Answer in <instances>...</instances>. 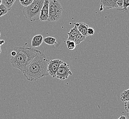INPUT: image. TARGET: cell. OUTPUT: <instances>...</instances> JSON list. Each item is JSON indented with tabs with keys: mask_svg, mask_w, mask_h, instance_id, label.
<instances>
[{
	"mask_svg": "<svg viewBox=\"0 0 129 119\" xmlns=\"http://www.w3.org/2000/svg\"><path fill=\"white\" fill-rule=\"evenodd\" d=\"M48 63L46 55L39 50L23 72L24 78L29 81H36L49 75L47 71Z\"/></svg>",
	"mask_w": 129,
	"mask_h": 119,
	"instance_id": "1",
	"label": "cell"
},
{
	"mask_svg": "<svg viewBox=\"0 0 129 119\" xmlns=\"http://www.w3.org/2000/svg\"><path fill=\"white\" fill-rule=\"evenodd\" d=\"M14 50L16 52L15 56L10 59L11 65L23 73L30 64L39 50L28 48L24 46L16 47Z\"/></svg>",
	"mask_w": 129,
	"mask_h": 119,
	"instance_id": "2",
	"label": "cell"
},
{
	"mask_svg": "<svg viewBox=\"0 0 129 119\" xmlns=\"http://www.w3.org/2000/svg\"><path fill=\"white\" fill-rule=\"evenodd\" d=\"M44 1L45 0H34L30 5L24 7L22 12L25 18L31 22L39 20Z\"/></svg>",
	"mask_w": 129,
	"mask_h": 119,
	"instance_id": "3",
	"label": "cell"
},
{
	"mask_svg": "<svg viewBox=\"0 0 129 119\" xmlns=\"http://www.w3.org/2000/svg\"><path fill=\"white\" fill-rule=\"evenodd\" d=\"M62 5L57 0L50 1L47 21L54 22L59 20L62 17Z\"/></svg>",
	"mask_w": 129,
	"mask_h": 119,
	"instance_id": "4",
	"label": "cell"
},
{
	"mask_svg": "<svg viewBox=\"0 0 129 119\" xmlns=\"http://www.w3.org/2000/svg\"><path fill=\"white\" fill-rule=\"evenodd\" d=\"M69 65L63 62L58 67L56 74V78L61 80H64L69 78L70 75H72Z\"/></svg>",
	"mask_w": 129,
	"mask_h": 119,
	"instance_id": "5",
	"label": "cell"
},
{
	"mask_svg": "<svg viewBox=\"0 0 129 119\" xmlns=\"http://www.w3.org/2000/svg\"><path fill=\"white\" fill-rule=\"evenodd\" d=\"M63 62L61 60L56 59L49 61L48 65L47 71L49 75L52 76V78H56V74L57 70L60 65L62 64Z\"/></svg>",
	"mask_w": 129,
	"mask_h": 119,
	"instance_id": "6",
	"label": "cell"
},
{
	"mask_svg": "<svg viewBox=\"0 0 129 119\" xmlns=\"http://www.w3.org/2000/svg\"><path fill=\"white\" fill-rule=\"evenodd\" d=\"M49 2L50 0H45L44 4L41 8L39 20L42 22L47 21L48 18Z\"/></svg>",
	"mask_w": 129,
	"mask_h": 119,
	"instance_id": "7",
	"label": "cell"
},
{
	"mask_svg": "<svg viewBox=\"0 0 129 119\" xmlns=\"http://www.w3.org/2000/svg\"><path fill=\"white\" fill-rule=\"evenodd\" d=\"M117 0H100L101 8L103 6L107 9L117 8Z\"/></svg>",
	"mask_w": 129,
	"mask_h": 119,
	"instance_id": "8",
	"label": "cell"
},
{
	"mask_svg": "<svg viewBox=\"0 0 129 119\" xmlns=\"http://www.w3.org/2000/svg\"><path fill=\"white\" fill-rule=\"evenodd\" d=\"M74 24H75V25L77 27L78 29L80 34L86 37L88 36L87 33V29L89 28V27L87 24L81 22L74 23Z\"/></svg>",
	"mask_w": 129,
	"mask_h": 119,
	"instance_id": "9",
	"label": "cell"
},
{
	"mask_svg": "<svg viewBox=\"0 0 129 119\" xmlns=\"http://www.w3.org/2000/svg\"><path fill=\"white\" fill-rule=\"evenodd\" d=\"M43 41V37L41 34H37L34 36L31 41V46L33 48L38 47L41 45Z\"/></svg>",
	"mask_w": 129,
	"mask_h": 119,
	"instance_id": "10",
	"label": "cell"
},
{
	"mask_svg": "<svg viewBox=\"0 0 129 119\" xmlns=\"http://www.w3.org/2000/svg\"><path fill=\"white\" fill-rule=\"evenodd\" d=\"M86 37L83 36L81 34H79L76 36L70 39L69 40H71L74 42L76 45L80 44L81 42L84 41Z\"/></svg>",
	"mask_w": 129,
	"mask_h": 119,
	"instance_id": "11",
	"label": "cell"
},
{
	"mask_svg": "<svg viewBox=\"0 0 129 119\" xmlns=\"http://www.w3.org/2000/svg\"><path fill=\"white\" fill-rule=\"evenodd\" d=\"M79 34H80V32L78 30L77 27L75 25V27L73 28L70 29V32L68 33L67 34L69 35V38L67 40H69L72 38L76 36L77 35Z\"/></svg>",
	"mask_w": 129,
	"mask_h": 119,
	"instance_id": "12",
	"label": "cell"
},
{
	"mask_svg": "<svg viewBox=\"0 0 129 119\" xmlns=\"http://www.w3.org/2000/svg\"><path fill=\"white\" fill-rule=\"evenodd\" d=\"M16 0H2V4L5 6L7 8L8 11H9L11 10L13 4Z\"/></svg>",
	"mask_w": 129,
	"mask_h": 119,
	"instance_id": "13",
	"label": "cell"
},
{
	"mask_svg": "<svg viewBox=\"0 0 129 119\" xmlns=\"http://www.w3.org/2000/svg\"><path fill=\"white\" fill-rule=\"evenodd\" d=\"M57 39L53 37H47L43 38V41L47 44L52 45L56 44Z\"/></svg>",
	"mask_w": 129,
	"mask_h": 119,
	"instance_id": "14",
	"label": "cell"
},
{
	"mask_svg": "<svg viewBox=\"0 0 129 119\" xmlns=\"http://www.w3.org/2000/svg\"><path fill=\"white\" fill-rule=\"evenodd\" d=\"M120 99L123 102L129 100V88L122 92L120 96Z\"/></svg>",
	"mask_w": 129,
	"mask_h": 119,
	"instance_id": "15",
	"label": "cell"
},
{
	"mask_svg": "<svg viewBox=\"0 0 129 119\" xmlns=\"http://www.w3.org/2000/svg\"><path fill=\"white\" fill-rule=\"evenodd\" d=\"M8 11L5 6L2 4L0 6V18L5 15L8 13Z\"/></svg>",
	"mask_w": 129,
	"mask_h": 119,
	"instance_id": "16",
	"label": "cell"
},
{
	"mask_svg": "<svg viewBox=\"0 0 129 119\" xmlns=\"http://www.w3.org/2000/svg\"><path fill=\"white\" fill-rule=\"evenodd\" d=\"M66 43L67 44L68 48L70 50H74L75 49L76 47V44H75V42L71 40H67L66 41Z\"/></svg>",
	"mask_w": 129,
	"mask_h": 119,
	"instance_id": "17",
	"label": "cell"
},
{
	"mask_svg": "<svg viewBox=\"0 0 129 119\" xmlns=\"http://www.w3.org/2000/svg\"><path fill=\"white\" fill-rule=\"evenodd\" d=\"M33 1L34 0H19V2L22 5L25 7L30 5L33 3Z\"/></svg>",
	"mask_w": 129,
	"mask_h": 119,
	"instance_id": "18",
	"label": "cell"
},
{
	"mask_svg": "<svg viewBox=\"0 0 129 119\" xmlns=\"http://www.w3.org/2000/svg\"><path fill=\"white\" fill-rule=\"evenodd\" d=\"M128 7H129V0H123L122 9L121 10H119V11L125 12L127 10Z\"/></svg>",
	"mask_w": 129,
	"mask_h": 119,
	"instance_id": "19",
	"label": "cell"
},
{
	"mask_svg": "<svg viewBox=\"0 0 129 119\" xmlns=\"http://www.w3.org/2000/svg\"><path fill=\"white\" fill-rule=\"evenodd\" d=\"M124 109L127 112H129V100L124 102Z\"/></svg>",
	"mask_w": 129,
	"mask_h": 119,
	"instance_id": "20",
	"label": "cell"
},
{
	"mask_svg": "<svg viewBox=\"0 0 129 119\" xmlns=\"http://www.w3.org/2000/svg\"><path fill=\"white\" fill-rule=\"evenodd\" d=\"M94 30L92 28H89L87 29V35H92L94 34Z\"/></svg>",
	"mask_w": 129,
	"mask_h": 119,
	"instance_id": "21",
	"label": "cell"
},
{
	"mask_svg": "<svg viewBox=\"0 0 129 119\" xmlns=\"http://www.w3.org/2000/svg\"><path fill=\"white\" fill-rule=\"evenodd\" d=\"M123 0H117V8H123Z\"/></svg>",
	"mask_w": 129,
	"mask_h": 119,
	"instance_id": "22",
	"label": "cell"
},
{
	"mask_svg": "<svg viewBox=\"0 0 129 119\" xmlns=\"http://www.w3.org/2000/svg\"><path fill=\"white\" fill-rule=\"evenodd\" d=\"M16 52L15 50H13L11 53V56H15L16 55Z\"/></svg>",
	"mask_w": 129,
	"mask_h": 119,
	"instance_id": "23",
	"label": "cell"
},
{
	"mask_svg": "<svg viewBox=\"0 0 129 119\" xmlns=\"http://www.w3.org/2000/svg\"><path fill=\"white\" fill-rule=\"evenodd\" d=\"M5 41L4 40H0V47L3 44L5 43Z\"/></svg>",
	"mask_w": 129,
	"mask_h": 119,
	"instance_id": "24",
	"label": "cell"
},
{
	"mask_svg": "<svg viewBox=\"0 0 129 119\" xmlns=\"http://www.w3.org/2000/svg\"><path fill=\"white\" fill-rule=\"evenodd\" d=\"M126 119V117L124 115H121L119 119Z\"/></svg>",
	"mask_w": 129,
	"mask_h": 119,
	"instance_id": "25",
	"label": "cell"
},
{
	"mask_svg": "<svg viewBox=\"0 0 129 119\" xmlns=\"http://www.w3.org/2000/svg\"><path fill=\"white\" fill-rule=\"evenodd\" d=\"M126 119H129V112H127Z\"/></svg>",
	"mask_w": 129,
	"mask_h": 119,
	"instance_id": "26",
	"label": "cell"
},
{
	"mask_svg": "<svg viewBox=\"0 0 129 119\" xmlns=\"http://www.w3.org/2000/svg\"><path fill=\"white\" fill-rule=\"evenodd\" d=\"M2 4V0H0V6Z\"/></svg>",
	"mask_w": 129,
	"mask_h": 119,
	"instance_id": "27",
	"label": "cell"
},
{
	"mask_svg": "<svg viewBox=\"0 0 129 119\" xmlns=\"http://www.w3.org/2000/svg\"><path fill=\"white\" fill-rule=\"evenodd\" d=\"M2 52V49H1V47H0V54H1V53Z\"/></svg>",
	"mask_w": 129,
	"mask_h": 119,
	"instance_id": "28",
	"label": "cell"
},
{
	"mask_svg": "<svg viewBox=\"0 0 129 119\" xmlns=\"http://www.w3.org/2000/svg\"><path fill=\"white\" fill-rule=\"evenodd\" d=\"M1 32H0V37H1Z\"/></svg>",
	"mask_w": 129,
	"mask_h": 119,
	"instance_id": "29",
	"label": "cell"
}]
</instances>
